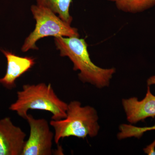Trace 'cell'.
<instances>
[{"instance_id":"obj_10","label":"cell","mask_w":155,"mask_h":155,"mask_svg":"<svg viewBox=\"0 0 155 155\" xmlns=\"http://www.w3.org/2000/svg\"><path fill=\"white\" fill-rule=\"evenodd\" d=\"M119 11L130 14L141 13L155 6V0H107Z\"/></svg>"},{"instance_id":"obj_9","label":"cell","mask_w":155,"mask_h":155,"mask_svg":"<svg viewBox=\"0 0 155 155\" xmlns=\"http://www.w3.org/2000/svg\"><path fill=\"white\" fill-rule=\"evenodd\" d=\"M37 5L49 9L64 22L71 25L73 18L69 14L72 0H36Z\"/></svg>"},{"instance_id":"obj_6","label":"cell","mask_w":155,"mask_h":155,"mask_svg":"<svg viewBox=\"0 0 155 155\" xmlns=\"http://www.w3.org/2000/svg\"><path fill=\"white\" fill-rule=\"evenodd\" d=\"M26 134L10 117L0 119V155H22Z\"/></svg>"},{"instance_id":"obj_13","label":"cell","mask_w":155,"mask_h":155,"mask_svg":"<svg viewBox=\"0 0 155 155\" xmlns=\"http://www.w3.org/2000/svg\"><path fill=\"white\" fill-rule=\"evenodd\" d=\"M147 84L150 86L152 85H155V75L151 76L147 80Z\"/></svg>"},{"instance_id":"obj_2","label":"cell","mask_w":155,"mask_h":155,"mask_svg":"<svg viewBox=\"0 0 155 155\" xmlns=\"http://www.w3.org/2000/svg\"><path fill=\"white\" fill-rule=\"evenodd\" d=\"M67 107L68 104L58 96L51 84L40 83L23 85L9 109L24 119L29 110H37L50 112L52 120H59L66 118Z\"/></svg>"},{"instance_id":"obj_7","label":"cell","mask_w":155,"mask_h":155,"mask_svg":"<svg viewBox=\"0 0 155 155\" xmlns=\"http://www.w3.org/2000/svg\"><path fill=\"white\" fill-rule=\"evenodd\" d=\"M122 104L127 120L130 124H136L149 117H155V96L148 86L145 97L141 101L136 97L123 99Z\"/></svg>"},{"instance_id":"obj_3","label":"cell","mask_w":155,"mask_h":155,"mask_svg":"<svg viewBox=\"0 0 155 155\" xmlns=\"http://www.w3.org/2000/svg\"><path fill=\"white\" fill-rule=\"evenodd\" d=\"M98 116L95 109L90 106L82 107L78 101L68 104L67 116L59 120H51V126L54 130V141L58 144L61 139L69 137L84 138L95 137L100 130Z\"/></svg>"},{"instance_id":"obj_4","label":"cell","mask_w":155,"mask_h":155,"mask_svg":"<svg viewBox=\"0 0 155 155\" xmlns=\"http://www.w3.org/2000/svg\"><path fill=\"white\" fill-rule=\"evenodd\" d=\"M31 11L36 21V25L34 30L24 41L21 48L23 52L30 50H38L36 43L46 37H80L77 28L64 22L49 9L32 5Z\"/></svg>"},{"instance_id":"obj_1","label":"cell","mask_w":155,"mask_h":155,"mask_svg":"<svg viewBox=\"0 0 155 155\" xmlns=\"http://www.w3.org/2000/svg\"><path fill=\"white\" fill-rule=\"evenodd\" d=\"M54 43L60 56L68 57L73 63V70L79 71L78 77L81 82L98 88L110 85L116 69H104L96 65L91 59L85 40L78 37L58 36L54 37Z\"/></svg>"},{"instance_id":"obj_8","label":"cell","mask_w":155,"mask_h":155,"mask_svg":"<svg viewBox=\"0 0 155 155\" xmlns=\"http://www.w3.org/2000/svg\"><path fill=\"white\" fill-rule=\"evenodd\" d=\"M1 51L7 59V69L5 75L0 78V84L8 89H12L16 87L15 82L17 78L34 66L35 59L20 57L5 50Z\"/></svg>"},{"instance_id":"obj_12","label":"cell","mask_w":155,"mask_h":155,"mask_svg":"<svg viewBox=\"0 0 155 155\" xmlns=\"http://www.w3.org/2000/svg\"><path fill=\"white\" fill-rule=\"evenodd\" d=\"M143 151L148 155H155V139L152 143L143 149Z\"/></svg>"},{"instance_id":"obj_11","label":"cell","mask_w":155,"mask_h":155,"mask_svg":"<svg viewBox=\"0 0 155 155\" xmlns=\"http://www.w3.org/2000/svg\"><path fill=\"white\" fill-rule=\"evenodd\" d=\"M155 130V125L151 127H139L130 125L129 127V134L131 137H140L144 132L149 130Z\"/></svg>"},{"instance_id":"obj_5","label":"cell","mask_w":155,"mask_h":155,"mask_svg":"<svg viewBox=\"0 0 155 155\" xmlns=\"http://www.w3.org/2000/svg\"><path fill=\"white\" fill-rule=\"evenodd\" d=\"M25 120L30 133L22 155H51L54 133L50 129V123L44 119H37L28 114Z\"/></svg>"}]
</instances>
